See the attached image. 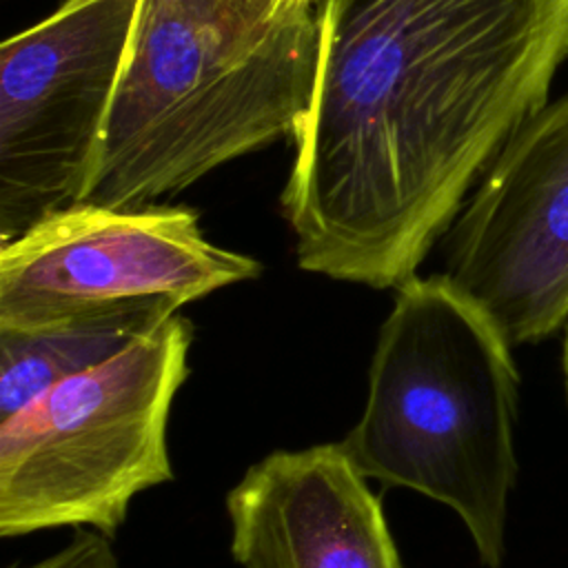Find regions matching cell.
<instances>
[{"label": "cell", "mask_w": 568, "mask_h": 568, "mask_svg": "<svg viewBox=\"0 0 568 568\" xmlns=\"http://www.w3.org/2000/svg\"><path fill=\"white\" fill-rule=\"evenodd\" d=\"M313 102L282 211L297 264L399 288L546 106L568 0H320Z\"/></svg>", "instance_id": "1"}, {"label": "cell", "mask_w": 568, "mask_h": 568, "mask_svg": "<svg viewBox=\"0 0 568 568\" xmlns=\"http://www.w3.org/2000/svg\"><path fill=\"white\" fill-rule=\"evenodd\" d=\"M313 7L140 0L82 204L146 206L284 135L308 115Z\"/></svg>", "instance_id": "2"}, {"label": "cell", "mask_w": 568, "mask_h": 568, "mask_svg": "<svg viewBox=\"0 0 568 568\" xmlns=\"http://www.w3.org/2000/svg\"><path fill=\"white\" fill-rule=\"evenodd\" d=\"M513 344L444 273L395 295L359 422L339 442L366 479L448 506L479 561L501 568L517 481Z\"/></svg>", "instance_id": "3"}, {"label": "cell", "mask_w": 568, "mask_h": 568, "mask_svg": "<svg viewBox=\"0 0 568 568\" xmlns=\"http://www.w3.org/2000/svg\"><path fill=\"white\" fill-rule=\"evenodd\" d=\"M180 313L0 419V535L93 528L113 537L131 499L173 479L171 404L189 375Z\"/></svg>", "instance_id": "4"}, {"label": "cell", "mask_w": 568, "mask_h": 568, "mask_svg": "<svg viewBox=\"0 0 568 568\" xmlns=\"http://www.w3.org/2000/svg\"><path fill=\"white\" fill-rule=\"evenodd\" d=\"M262 264L213 244L186 206L78 204L0 244V328L126 313H178Z\"/></svg>", "instance_id": "5"}, {"label": "cell", "mask_w": 568, "mask_h": 568, "mask_svg": "<svg viewBox=\"0 0 568 568\" xmlns=\"http://www.w3.org/2000/svg\"><path fill=\"white\" fill-rule=\"evenodd\" d=\"M140 0H64L0 49V244L82 204Z\"/></svg>", "instance_id": "6"}, {"label": "cell", "mask_w": 568, "mask_h": 568, "mask_svg": "<svg viewBox=\"0 0 568 568\" xmlns=\"http://www.w3.org/2000/svg\"><path fill=\"white\" fill-rule=\"evenodd\" d=\"M444 275L513 346L568 322V93L504 144L448 229Z\"/></svg>", "instance_id": "7"}, {"label": "cell", "mask_w": 568, "mask_h": 568, "mask_svg": "<svg viewBox=\"0 0 568 568\" xmlns=\"http://www.w3.org/2000/svg\"><path fill=\"white\" fill-rule=\"evenodd\" d=\"M242 568H404L379 497L342 444L275 450L226 495Z\"/></svg>", "instance_id": "8"}, {"label": "cell", "mask_w": 568, "mask_h": 568, "mask_svg": "<svg viewBox=\"0 0 568 568\" xmlns=\"http://www.w3.org/2000/svg\"><path fill=\"white\" fill-rule=\"evenodd\" d=\"M169 317L162 311H126L31 331L0 328V419L49 386L120 353Z\"/></svg>", "instance_id": "9"}, {"label": "cell", "mask_w": 568, "mask_h": 568, "mask_svg": "<svg viewBox=\"0 0 568 568\" xmlns=\"http://www.w3.org/2000/svg\"><path fill=\"white\" fill-rule=\"evenodd\" d=\"M9 568H120L111 550L109 537L93 528H78L75 537L33 564H16Z\"/></svg>", "instance_id": "10"}, {"label": "cell", "mask_w": 568, "mask_h": 568, "mask_svg": "<svg viewBox=\"0 0 568 568\" xmlns=\"http://www.w3.org/2000/svg\"><path fill=\"white\" fill-rule=\"evenodd\" d=\"M246 2L248 7L266 13V16H277V13H284V11H291V9H300V7H313L317 4L320 0H242Z\"/></svg>", "instance_id": "11"}, {"label": "cell", "mask_w": 568, "mask_h": 568, "mask_svg": "<svg viewBox=\"0 0 568 568\" xmlns=\"http://www.w3.org/2000/svg\"><path fill=\"white\" fill-rule=\"evenodd\" d=\"M566 335H564V348H561V373H564V388L568 397V322H566Z\"/></svg>", "instance_id": "12"}]
</instances>
